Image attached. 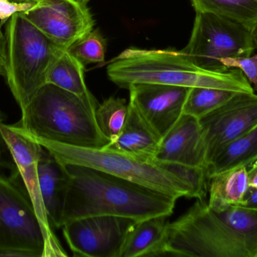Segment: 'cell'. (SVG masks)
I'll use <instances>...</instances> for the list:
<instances>
[{
	"mask_svg": "<svg viewBox=\"0 0 257 257\" xmlns=\"http://www.w3.org/2000/svg\"><path fill=\"white\" fill-rule=\"evenodd\" d=\"M84 65L65 50L53 63L47 76L51 83L79 96L91 94L84 81Z\"/></svg>",
	"mask_w": 257,
	"mask_h": 257,
	"instance_id": "20",
	"label": "cell"
},
{
	"mask_svg": "<svg viewBox=\"0 0 257 257\" xmlns=\"http://www.w3.org/2000/svg\"><path fill=\"white\" fill-rule=\"evenodd\" d=\"M196 12L191 37L182 51L199 69L226 72L223 59L247 57L256 49L252 31L245 26L217 14Z\"/></svg>",
	"mask_w": 257,
	"mask_h": 257,
	"instance_id": "7",
	"label": "cell"
},
{
	"mask_svg": "<svg viewBox=\"0 0 257 257\" xmlns=\"http://www.w3.org/2000/svg\"><path fill=\"white\" fill-rule=\"evenodd\" d=\"M45 234L21 177L0 174V253L45 257Z\"/></svg>",
	"mask_w": 257,
	"mask_h": 257,
	"instance_id": "8",
	"label": "cell"
},
{
	"mask_svg": "<svg viewBox=\"0 0 257 257\" xmlns=\"http://www.w3.org/2000/svg\"><path fill=\"white\" fill-rule=\"evenodd\" d=\"M161 139L130 101L126 121L118 137L104 148L142 161H154Z\"/></svg>",
	"mask_w": 257,
	"mask_h": 257,
	"instance_id": "15",
	"label": "cell"
},
{
	"mask_svg": "<svg viewBox=\"0 0 257 257\" xmlns=\"http://www.w3.org/2000/svg\"><path fill=\"white\" fill-rule=\"evenodd\" d=\"M221 61L226 69H241L253 91H257V54L247 57H228Z\"/></svg>",
	"mask_w": 257,
	"mask_h": 257,
	"instance_id": "25",
	"label": "cell"
},
{
	"mask_svg": "<svg viewBox=\"0 0 257 257\" xmlns=\"http://www.w3.org/2000/svg\"><path fill=\"white\" fill-rule=\"evenodd\" d=\"M67 175L62 227L71 220L110 215L142 221L170 217L178 199L107 172L63 164Z\"/></svg>",
	"mask_w": 257,
	"mask_h": 257,
	"instance_id": "2",
	"label": "cell"
},
{
	"mask_svg": "<svg viewBox=\"0 0 257 257\" xmlns=\"http://www.w3.org/2000/svg\"><path fill=\"white\" fill-rule=\"evenodd\" d=\"M24 14L44 34L65 49L93 30L94 25L87 6L73 0H42Z\"/></svg>",
	"mask_w": 257,
	"mask_h": 257,
	"instance_id": "12",
	"label": "cell"
},
{
	"mask_svg": "<svg viewBox=\"0 0 257 257\" xmlns=\"http://www.w3.org/2000/svg\"><path fill=\"white\" fill-rule=\"evenodd\" d=\"M208 205L214 210L240 206L250 187L247 167L229 169L209 180Z\"/></svg>",
	"mask_w": 257,
	"mask_h": 257,
	"instance_id": "18",
	"label": "cell"
},
{
	"mask_svg": "<svg viewBox=\"0 0 257 257\" xmlns=\"http://www.w3.org/2000/svg\"><path fill=\"white\" fill-rule=\"evenodd\" d=\"M257 159V127L217 151L205 167L207 179L229 169L246 166Z\"/></svg>",
	"mask_w": 257,
	"mask_h": 257,
	"instance_id": "19",
	"label": "cell"
},
{
	"mask_svg": "<svg viewBox=\"0 0 257 257\" xmlns=\"http://www.w3.org/2000/svg\"><path fill=\"white\" fill-rule=\"evenodd\" d=\"M107 73L112 82L126 89L133 84L151 83L254 93L241 69L203 70L182 51L128 48L108 65Z\"/></svg>",
	"mask_w": 257,
	"mask_h": 257,
	"instance_id": "5",
	"label": "cell"
},
{
	"mask_svg": "<svg viewBox=\"0 0 257 257\" xmlns=\"http://www.w3.org/2000/svg\"><path fill=\"white\" fill-rule=\"evenodd\" d=\"M236 92L211 88H190L183 114L199 119L229 101Z\"/></svg>",
	"mask_w": 257,
	"mask_h": 257,
	"instance_id": "22",
	"label": "cell"
},
{
	"mask_svg": "<svg viewBox=\"0 0 257 257\" xmlns=\"http://www.w3.org/2000/svg\"><path fill=\"white\" fill-rule=\"evenodd\" d=\"M1 128L43 229L46 244L45 257L67 256L53 232L41 194L38 162L43 146L17 125L3 124Z\"/></svg>",
	"mask_w": 257,
	"mask_h": 257,
	"instance_id": "10",
	"label": "cell"
},
{
	"mask_svg": "<svg viewBox=\"0 0 257 257\" xmlns=\"http://www.w3.org/2000/svg\"><path fill=\"white\" fill-rule=\"evenodd\" d=\"M34 140L62 164H78L107 172L177 199H204L206 195L208 179L203 169L142 161L105 148L90 149Z\"/></svg>",
	"mask_w": 257,
	"mask_h": 257,
	"instance_id": "4",
	"label": "cell"
},
{
	"mask_svg": "<svg viewBox=\"0 0 257 257\" xmlns=\"http://www.w3.org/2000/svg\"><path fill=\"white\" fill-rule=\"evenodd\" d=\"M247 172L250 187H257V159L247 167Z\"/></svg>",
	"mask_w": 257,
	"mask_h": 257,
	"instance_id": "30",
	"label": "cell"
},
{
	"mask_svg": "<svg viewBox=\"0 0 257 257\" xmlns=\"http://www.w3.org/2000/svg\"><path fill=\"white\" fill-rule=\"evenodd\" d=\"M75 3H78V4L82 5V6H87L89 0H73Z\"/></svg>",
	"mask_w": 257,
	"mask_h": 257,
	"instance_id": "33",
	"label": "cell"
},
{
	"mask_svg": "<svg viewBox=\"0 0 257 257\" xmlns=\"http://www.w3.org/2000/svg\"><path fill=\"white\" fill-rule=\"evenodd\" d=\"M6 37L2 32H0V75H6Z\"/></svg>",
	"mask_w": 257,
	"mask_h": 257,
	"instance_id": "29",
	"label": "cell"
},
{
	"mask_svg": "<svg viewBox=\"0 0 257 257\" xmlns=\"http://www.w3.org/2000/svg\"><path fill=\"white\" fill-rule=\"evenodd\" d=\"M128 113L126 100L110 97L99 104L96 111L98 127L109 143L118 137Z\"/></svg>",
	"mask_w": 257,
	"mask_h": 257,
	"instance_id": "23",
	"label": "cell"
},
{
	"mask_svg": "<svg viewBox=\"0 0 257 257\" xmlns=\"http://www.w3.org/2000/svg\"><path fill=\"white\" fill-rule=\"evenodd\" d=\"M6 37L5 77L23 110L46 84L53 63L66 49L44 34L22 12L8 21Z\"/></svg>",
	"mask_w": 257,
	"mask_h": 257,
	"instance_id": "6",
	"label": "cell"
},
{
	"mask_svg": "<svg viewBox=\"0 0 257 257\" xmlns=\"http://www.w3.org/2000/svg\"><path fill=\"white\" fill-rule=\"evenodd\" d=\"M98 105L92 93L79 96L46 83L21 110L17 125L36 140L102 149L109 141L96 122Z\"/></svg>",
	"mask_w": 257,
	"mask_h": 257,
	"instance_id": "3",
	"label": "cell"
},
{
	"mask_svg": "<svg viewBox=\"0 0 257 257\" xmlns=\"http://www.w3.org/2000/svg\"><path fill=\"white\" fill-rule=\"evenodd\" d=\"M196 12L217 14L253 31L257 25V0H192Z\"/></svg>",
	"mask_w": 257,
	"mask_h": 257,
	"instance_id": "21",
	"label": "cell"
},
{
	"mask_svg": "<svg viewBox=\"0 0 257 257\" xmlns=\"http://www.w3.org/2000/svg\"><path fill=\"white\" fill-rule=\"evenodd\" d=\"M168 217L157 216L136 222L128 232L120 257L160 256L169 223Z\"/></svg>",
	"mask_w": 257,
	"mask_h": 257,
	"instance_id": "17",
	"label": "cell"
},
{
	"mask_svg": "<svg viewBox=\"0 0 257 257\" xmlns=\"http://www.w3.org/2000/svg\"><path fill=\"white\" fill-rule=\"evenodd\" d=\"M252 35H253V44H254L255 48L257 49V25L252 31Z\"/></svg>",
	"mask_w": 257,
	"mask_h": 257,
	"instance_id": "32",
	"label": "cell"
},
{
	"mask_svg": "<svg viewBox=\"0 0 257 257\" xmlns=\"http://www.w3.org/2000/svg\"><path fill=\"white\" fill-rule=\"evenodd\" d=\"M136 220L117 216H90L63 225L65 240L75 256L120 257Z\"/></svg>",
	"mask_w": 257,
	"mask_h": 257,
	"instance_id": "9",
	"label": "cell"
},
{
	"mask_svg": "<svg viewBox=\"0 0 257 257\" xmlns=\"http://www.w3.org/2000/svg\"><path fill=\"white\" fill-rule=\"evenodd\" d=\"M33 6V5L20 4L9 0H0V32H2V25L9 21L14 15L18 12L25 13Z\"/></svg>",
	"mask_w": 257,
	"mask_h": 257,
	"instance_id": "27",
	"label": "cell"
},
{
	"mask_svg": "<svg viewBox=\"0 0 257 257\" xmlns=\"http://www.w3.org/2000/svg\"><path fill=\"white\" fill-rule=\"evenodd\" d=\"M240 206L247 208H257V187H249Z\"/></svg>",
	"mask_w": 257,
	"mask_h": 257,
	"instance_id": "28",
	"label": "cell"
},
{
	"mask_svg": "<svg viewBox=\"0 0 257 257\" xmlns=\"http://www.w3.org/2000/svg\"><path fill=\"white\" fill-rule=\"evenodd\" d=\"M207 164L225 145L257 127V95L236 92L229 101L199 119Z\"/></svg>",
	"mask_w": 257,
	"mask_h": 257,
	"instance_id": "11",
	"label": "cell"
},
{
	"mask_svg": "<svg viewBox=\"0 0 257 257\" xmlns=\"http://www.w3.org/2000/svg\"><path fill=\"white\" fill-rule=\"evenodd\" d=\"M9 1L13 2L15 3H20V4H30L35 6L42 0H9Z\"/></svg>",
	"mask_w": 257,
	"mask_h": 257,
	"instance_id": "31",
	"label": "cell"
},
{
	"mask_svg": "<svg viewBox=\"0 0 257 257\" xmlns=\"http://www.w3.org/2000/svg\"><path fill=\"white\" fill-rule=\"evenodd\" d=\"M4 120L5 116L0 112V170H9L11 172L10 176L18 177L20 175L18 167L2 132L1 127Z\"/></svg>",
	"mask_w": 257,
	"mask_h": 257,
	"instance_id": "26",
	"label": "cell"
},
{
	"mask_svg": "<svg viewBox=\"0 0 257 257\" xmlns=\"http://www.w3.org/2000/svg\"><path fill=\"white\" fill-rule=\"evenodd\" d=\"M66 50L84 66L105 61V39L98 30L89 32Z\"/></svg>",
	"mask_w": 257,
	"mask_h": 257,
	"instance_id": "24",
	"label": "cell"
},
{
	"mask_svg": "<svg viewBox=\"0 0 257 257\" xmlns=\"http://www.w3.org/2000/svg\"><path fill=\"white\" fill-rule=\"evenodd\" d=\"M154 161L205 170V147L199 119L183 114L162 137Z\"/></svg>",
	"mask_w": 257,
	"mask_h": 257,
	"instance_id": "14",
	"label": "cell"
},
{
	"mask_svg": "<svg viewBox=\"0 0 257 257\" xmlns=\"http://www.w3.org/2000/svg\"><path fill=\"white\" fill-rule=\"evenodd\" d=\"M128 89L130 101L163 137L182 116L190 88L138 83Z\"/></svg>",
	"mask_w": 257,
	"mask_h": 257,
	"instance_id": "13",
	"label": "cell"
},
{
	"mask_svg": "<svg viewBox=\"0 0 257 257\" xmlns=\"http://www.w3.org/2000/svg\"><path fill=\"white\" fill-rule=\"evenodd\" d=\"M39 187L51 227L62 228L67 175L64 165L43 147L38 162Z\"/></svg>",
	"mask_w": 257,
	"mask_h": 257,
	"instance_id": "16",
	"label": "cell"
},
{
	"mask_svg": "<svg viewBox=\"0 0 257 257\" xmlns=\"http://www.w3.org/2000/svg\"><path fill=\"white\" fill-rule=\"evenodd\" d=\"M257 257V208L214 210L204 199L167 226L160 256Z\"/></svg>",
	"mask_w": 257,
	"mask_h": 257,
	"instance_id": "1",
	"label": "cell"
}]
</instances>
